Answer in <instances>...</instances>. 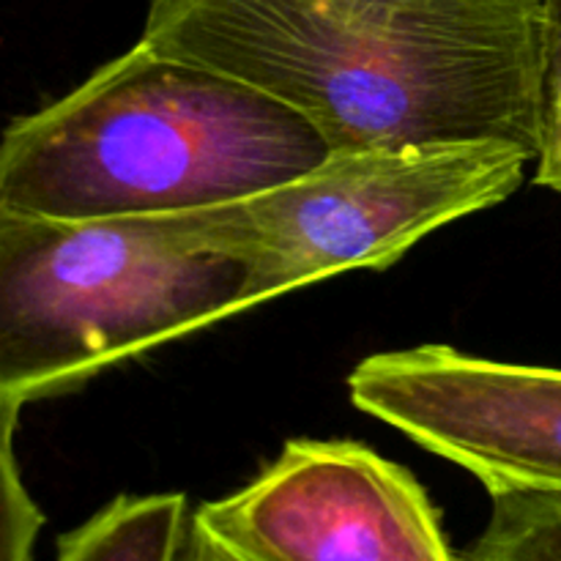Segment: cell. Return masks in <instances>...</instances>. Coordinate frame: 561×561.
Wrapping results in <instances>:
<instances>
[{
    "label": "cell",
    "mask_w": 561,
    "mask_h": 561,
    "mask_svg": "<svg viewBox=\"0 0 561 561\" xmlns=\"http://www.w3.org/2000/svg\"><path fill=\"white\" fill-rule=\"evenodd\" d=\"M250 307V268L197 239V208L96 219L0 211V403L69 392Z\"/></svg>",
    "instance_id": "obj_3"
},
{
    "label": "cell",
    "mask_w": 561,
    "mask_h": 561,
    "mask_svg": "<svg viewBox=\"0 0 561 561\" xmlns=\"http://www.w3.org/2000/svg\"><path fill=\"white\" fill-rule=\"evenodd\" d=\"M542 20L546 0H153L142 42L272 93L332 151L537 153Z\"/></svg>",
    "instance_id": "obj_1"
},
{
    "label": "cell",
    "mask_w": 561,
    "mask_h": 561,
    "mask_svg": "<svg viewBox=\"0 0 561 561\" xmlns=\"http://www.w3.org/2000/svg\"><path fill=\"white\" fill-rule=\"evenodd\" d=\"M491 520L460 557L474 561H561V488L485 485Z\"/></svg>",
    "instance_id": "obj_8"
},
{
    "label": "cell",
    "mask_w": 561,
    "mask_h": 561,
    "mask_svg": "<svg viewBox=\"0 0 561 561\" xmlns=\"http://www.w3.org/2000/svg\"><path fill=\"white\" fill-rule=\"evenodd\" d=\"M537 173L540 186L561 195V0H546L537 88Z\"/></svg>",
    "instance_id": "obj_9"
},
{
    "label": "cell",
    "mask_w": 561,
    "mask_h": 561,
    "mask_svg": "<svg viewBox=\"0 0 561 561\" xmlns=\"http://www.w3.org/2000/svg\"><path fill=\"white\" fill-rule=\"evenodd\" d=\"M3 405V493H5V510H3V559H27L31 557V546L36 540V531L42 526L36 507L27 502V493L22 482L14 477V458H11V431H14L16 411L22 405L16 403H0Z\"/></svg>",
    "instance_id": "obj_10"
},
{
    "label": "cell",
    "mask_w": 561,
    "mask_h": 561,
    "mask_svg": "<svg viewBox=\"0 0 561 561\" xmlns=\"http://www.w3.org/2000/svg\"><path fill=\"white\" fill-rule=\"evenodd\" d=\"M60 561H192V518L181 493L118 496L58 540Z\"/></svg>",
    "instance_id": "obj_7"
},
{
    "label": "cell",
    "mask_w": 561,
    "mask_h": 561,
    "mask_svg": "<svg viewBox=\"0 0 561 561\" xmlns=\"http://www.w3.org/2000/svg\"><path fill=\"white\" fill-rule=\"evenodd\" d=\"M436 507L354 442H296L255 482L192 515V561H449Z\"/></svg>",
    "instance_id": "obj_5"
},
{
    "label": "cell",
    "mask_w": 561,
    "mask_h": 561,
    "mask_svg": "<svg viewBox=\"0 0 561 561\" xmlns=\"http://www.w3.org/2000/svg\"><path fill=\"white\" fill-rule=\"evenodd\" d=\"M359 411L482 485L561 488V370L420 345L362 359L348 376Z\"/></svg>",
    "instance_id": "obj_6"
},
{
    "label": "cell",
    "mask_w": 561,
    "mask_h": 561,
    "mask_svg": "<svg viewBox=\"0 0 561 561\" xmlns=\"http://www.w3.org/2000/svg\"><path fill=\"white\" fill-rule=\"evenodd\" d=\"M537 162L513 140L332 151L310 173L197 208V239L247 263L252 305L354 268H387L455 219L507 201Z\"/></svg>",
    "instance_id": "obj_4"
},
{
    "label": "cell",
    "mask_w": 561,
    "mask_h": 561,
    "mask_svg": "<svg viewBox=\"0 0 561 561\" xmlns=\"http://www.w3.org/2000/svg\"><path fill=\"white\" fill-rule=\"evenodd\" d=\"M329 153L290 104L140 38L58 102L11 121L0 211L96 219L211 208L310 173Z\"/></svg>",
    "instance_id": "obj_2"
}]
</instances>
